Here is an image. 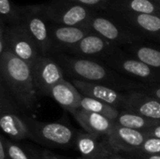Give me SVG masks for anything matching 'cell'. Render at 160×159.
<instances>
[{
  "label": "cell",
  "instance_id": "34",
  "mask_svg": "<svg viewBox=\"0 0 160 159\" xmlns=\"http://www.w3.org/2000/svg\"><path fill=\"white\" fill-rule=\"evenodd\" d=\"M0 159H10L8 154L6 145L4 143V142L1 140H0Z\"/></svg>",
  "mask_w": 160,
  "mask_h": 159
},
{
  "label": "cell",
  "instance_id": "11",
  "mask_svg": "<svg viewBox=\"0 0 160 159\" xmlns=\"http://www.w3.org/2000/svg\"><path fill=\"white\" fill-rule=\"evenodd\" d=\"M118 48V46L111 43L98 34L92 31L79 43L70 48L65 54L81 58L94 59L102 62Z\"/></svg>",
  "mask_w": 160,
  "mask_h": 159
},
{
  "label": "cell",
  "instance_id": "4",
  "mask_svg": "<svg viewBox=\"0 0 160 159\" xmlns=\"http://www.w3.org/2000/svg\"><path fill=\"white\" fill-rule=\"evenodd\" d=\"M15 100L4 83L0 82V127L3 134L14 142L31 140V116Z\"/></svg>",
  "mask_w": 160,
  "mask_h": 159
},
{
  "label": "cell",
  "instance_id": "20",
  "mask_svg": "<svg viewBox=\"0 0 160 159\" xmlns=\"http://www.w3.org/2000/svg\"><path fill=\"white\" fill-rule=\"evenodd\" d=\"M109 10L160 16V4L155 0H112Z\"/></svg>",
  "mask_w": 160,
  "mask_h": 159
},
{
  "label": "cell",
  "instance_id": "25",
  "mask_svg": "<svg viewBox=\"0 0 160 159\" xmlns=\"http://www.w3.org/2000/svg\"><path fill=\"white\" fill-rule=\"evenodd\" d=\"M0 22L7 25H16L23 22V6H17L10 0H0Z\"/></svg>",
  "mask_w": 160,
  "mask_h": 159
},
{
  "label": "cell",
  "instance_id": "33",
  "mask_svg": "<svg viewBox=\"0 0 160 159\" xmlns=\"http://www.w3.org/2000/svg\"><path fill=\"white\" fill-rule=\"evenodd\" d=\"M39 159H69L61 156H58L56 154H53L51 151L48 150H42L40 151V158Z\"/></svg>",
  "mask_w": 160,
  "mask_h": 159
},
{
  "label": "cell",
  "instance_id": "26",
  "mask_svg": "<svg viewBox=\"0 0 160 159\" xmlns=\"http://www.w3.org/2000/svg\"><path fill=\"white\" fill-rule=\"evenodd\" d=\"M132 153L137 155L160 156V139L147 138L144 142L135 152Z\"/></svg>",
  "mask_w": 160,
  "mask_h": 159
},
{
  "label": "cell",
  "instance_id": "35",
  "mask_svg": "<svg viewBox=\"0 0 160 159\" xmlns=\"http://www.w3.org/2000/svg\"><path fill=\"white\" fill-rule=\"evenodd\" d=\"M155 1H157L158 3H159V4H160V0H155Z\"/></svg>",
  "mask_w": 160,
  "mask_h": 159
},
{
  "label": "cell",
  "instance_id": "13",
  "mask_svg": "<svg viewBox=\"0 0 160 159\" xmlns=\"http://www.w3.org/2000/svg\"><path fill=\"white\" fill-rule=\"evenodd\" d=\"M8 33L9 52L32 66L40 52L24 23L8 25Z\"/></svg>",
  "mask_w": 160,
  "mask_h": 159
},
{
  "label": "cell",
  "instance_id": "32",
  "mask_svg": "<svg viewBox=\"0 0 160 159\" xmlns=\"http://www.w3.org/2000/svg\"><path fill=\"white\" fill-rule=\"evenodd\" d=\"M98 159H130L121 154H118V153H115L113 151H112L111 149L108 150L101 157H99Z\"/></svg>",
  "mask_w": 160,
  "mask_h": 159
},
{
  "label": "cell",
  "instance_id": "12",
  "mask_svg": "<svg viewBox=\"0 0 160 159\" xmlns=\"http://www.w3.org/2000/svg\"><path fill=\"white\" fill-rule=\"evenodd\" d=\"M71 82L82 96L101 100L119 111L124 110L128 92L106 84L89 82L81 80H72Z\"/></svg>",
  "mask_w": 160,
  "mask_h": 159
},
{
  "label": "cell",
  "instance_id": "7",
  "mask_svg": "<svg viewBox=\"0 0 160 159\" xmlns=\"http://www.w3.org/2000/svg\"><path fill=\"white\" fill-rule=\"evenodd\" d=\"M41 7L49 22L67 26L88 25L96 12L73 0H49Z\"/></svg>",
  "mask_w": 160,
  "mask_h": 159
},
{
  "label": "cell",
  "instance_id": "17",
  "mask_svg": "<svg viewBox=\"0 0 160 159\" xmlns=\"http://www.w3.org/2000/svg\"><path fill=\"white\" fill-rule=\"evenodd\" d=\"M113 12L134 27L141 35L144 37L146 40L160 43V16L117 11Z\"/></svg>",
  "mask_w": 160,
  "mask_h": 159
},
{
  "label": "cell",
  "instance_id": "2",
  "mask_svg": "<svg viewBox=\"0 0 160 159\" xmlns=\"http://www.w3.org/2000/svg\"><path fill=\"white\" fill-rule=\"evenodd\" d=\"M1 82L15 100L26 111L35 112L38 106L33 80L32 66L11 52L0 55Z\"/></svg>",
  "mask_w": 160,
  "mask_h": 159
},
{
  "label": "cell",
  "instance_id": "16",
  "mask_svg": "<svg viewBox=\"0 0 160 159\" xmlns=\"http://www.w3.org/2000/svg\"><path fill=\"white\" fill-rule=\"evenodd\" d=\"M124 110L160 121L159 99L138 90L128 91Z\"/></svg>",
  "mask_w": 160,
  "mask_h": 159
},
{
  "label": "cell",
  "instance_id": "19",
  "mask_svg": "<svg viewBox=\"0 0 160 159\" xmlns=\"http://www.w3.org/2000/svg\"><path fill=\"white\" fill-rule=\"evenodd\" d=\"M74 148L79 153V159H98L110 150L104 140L98 139L85 131H78Z\"/></svg>",
  "mask_w": 160,
  "mask_h": 159
},
{
  "label": "cell",
  "instance_id": "24",
  "mask_svg": "<svg viewBox=\"0 0 160 159\" xmlns=\"http://www.w3.org/2000/svg\"><path fill=\"white\" fill-rule=\"evenodd\" d=\"M0 140L4 142L8 154L10 159H39L40 151H37L27 145H22L17 142L11 141L4 134L0 136Z\"/></svg>",
  "mask_w": 160,
  "mask_h": 159
},
{
  "label": "cell",
  "instance_id": "5",
  "mask_svg": "<svg viewBox=\"0 0 160 159\" xmlns=\"http://www.w3.org/2000/svg\"><path fill=\"white\" fill-rule=\"evenodd\" d=\"M121 76L142 84H160V73L151 67L118 48L102 61Z\"/></svg>",
  "mask_w": 160,
  "mask_h": 159
},
{
  "label": "cell",
  "instance_id": "6",
  "mask_svg": "<svg viewBox=\"0 0 160 159\" xmlns=\"http://www.w3.org/2000/svg\"><path fill=\"white\" fill-rule=\"evenodd\" d=\"M78 131L66 122H41L31 119V141L47 147H75Z\"/></svg>",
  "mask_w": 160,
  "mask_h": 159
},
{
  "label": "cell",
  "instance_id": "14",
  "mask_svg": "<svg viewBox=\"0 0 160 159\" xmlns=\"http://www.w3.org/2000/svg\"><path fill=\"white\" fill-rule=\"evenodd\" d=\"M147 139L144 131L127 128L116 124L112 133L104 139L110 149L118 154L135 152Z\"/></svg>",
  "mask_w": 160,
  "mask_h": 159
},
{
  "label": "cell",
  "instance_id": "29",
  "mask_svg": "<svg viewBox=\"0 0 160 159\" xmlns=\"http://www.w3.org/2000/svg\"><path fill=\"white\" fill-rule=\"evenodd\" d=\"M135 90L143 92L149 96H152L160 100V84H142V83H138Z\"/></svg>",
  "mask_w": 160,
  "mask_h": 159
},
{
  "label": "cell",
  "instance_id": "3",
  "mask_svg": "<svg viewBox=\"0 0 160 159\" xmlns=\"http://www.w3.org/2000/svg\"><path fill=\"white\" fill-rule=\"evenodd\" d=\"M89 26L93 32L121 48L147 41L134 27L111 10L96 11Z\"/></svg>",
  "mask_w": 160,
  "mask_h": 159
},
{
  "label": "cell",
  "instance_id": "28",
  "mask_svg": "<svg viewBox=\"0 0 160 159\" xmlns=\"http://www.w3.org/2000/svg\"><path fill=\"white\" fill-rule=\"evenodd\" d=\"M7 52H9L8 25L0 22V55Z\"/></svg>",
  "mask_w": 160,
  "mask_h": 159
},
{
  "label": "cell",
  "instance_id": "27",
  "mask_svg": "<svg viewBox=\"0 0 160 159\" xmlns=\"http://www.w3.org/2000/svg\"><path fill=\"white\" fill-rule=\"evenodd\" d=\"M95 11H107L110 9L112 0H73Z\"/></svg>",
  "mask_w": 160,
  "mask_h": 159
},
{
  "label": "cell",
  "instance_id": "10",
  "mask_svg": "<svg viewBox=\"0 0 160 159\" xmlns=\"http://www.w3.org/2000/svg\"><path fill=\"white\" fill-rule=\"evenodd\" d=\"M48 30L51 41L50 56L67 53L68 51L79 43L84 37L92 32L88 25L67 26L48 22Z\"/></svg>",
  "mask_w": 160,
  "mask_h": 159
},
{
  "label": "cell",
  "instance_id": "31",
  "mask_svg": "<svg viewBox=\"0 0 160 159\" xmlns=\"http://www.w3.org/2000/svg\"><path fill=\"white\" fill-rule=\"evenodd\" d=\"M130 159H160V156H150V155H137L133 153L121 154Z\"/></svg>",
  "mask_w": 160,
  "mask_h": 159
},
{
  "label": "cell",
  "instance_id": "30",
  "mask_svg": "<svg viewBox=\"0 0 160 159\" xmlns=\"http://www.w3.org/2000/svg\"><path fill=\"white\" fill-rule=\"evenodd\" d=\"M147 138H157L160 139V123L157 124L156 126L148 128L147 130L144 131Z\"/></svg>",
  "mask_w": 160,
  "mask_h": 159
},
{
  "label": "cell",
  "instance_id": "21",
  "mask_svg": "<svg viewBox=\"0 0 160 159\" xmlns=\"http://www.w3.org/2000/svg\"><path fill=\"white\" fill-rule=\"evenodd\" d=\"M124 50L160 73V45L143 41L127 46Z\"/></svg>",
  "mask_w": 160,
  "mask_h": 159
},
{
  "label": "cell",
  "instance_id": "9",
  "mask_svg": "<svg viewBox=\"0 0 160 159\" xmlns=\"http://www.w3.org/2000/svg\"><path fill=\"white\" fill-rule=\"evenodd\" d=\"M38 47L40 55L50 56L51 41L48 30L49 21L44 15L41 4L23 6V22Z\"/></svg>",
  "mask_w": 160,
  "mask_h": 159
},
{
  "label": "cell",
  "instance_id": "23",
  "mask_svg": "<svg viewBox=\"0 0 160 159\" xmlns=\"http://www.w3.org/2000/svg\"><path fill=\"white\" fill-rule=\"evenodd\" d=\"M79 109H82L86 112H95L98 113L101 115H104L113 121L116 120V118L119 115L120 111L115 109L114 107L93 97H82L81 102H80V107Z\"/></svg>",
  "mask_w": 160,
  "mask_h": 159
},
{
  "label": "cell",
  "instance_id": "15",
  "mask_svg": "<svg viewBox=\"0 0 160 159\" xmlns=\"http://www.w3.org/2000/svg\"><path fill=\"white\" fill-rule=\"evenodd\" d=\"M83 131L98 138L104 140L109 137L116 127L115 121L95 112H90L78 109L71 113Z\"/></svg>",
  "mask_w": 160,
  "mask_h": 159
},
{
  "label": "cell",
  "instance_id": "18",
  "mask_svg": "<svg viewBox=\"0 0 160 159\" xmlns=\"http://www.w3.org/2000/svg\"><path fill=\"white\" fill-rule=\"evenodd\" d=\"M49 97L56 101L65 111L73 113L79 109L82 95L72 82L63 79L52 88Z\"/></svg>",
  "mask_w": 160,
  "mask_h": 159
},
{
  "label": "cell",
  "instance_id": "22",
  "mask_svg": "<svg viewBox=\"0 0 160 159\" xmlns=\"http://www.w3.org/2000/svg\"><path fill=\"white\" fill-rule=\"evenodd\" d=\"M115 123L118 126H121L127 128L145 131L148 128L160 123V121L149 119L140 114H137L135 112L123 110V111H120L119 115L115 120Z\"/></svg>",
  "mask_w": 160,
  "mask_h": 159
},
{
  "label": "cell",
  "instance_id": "1",
  "mask_svg": "<svg viewBox=\"0 0 160 159\" xmlns=\"http://www.w3.org/2000/svg\"><path fill=\"white\" fill-rule=\"evenodd\" d=\"M52 57L62 67L65 76L72 80L106 84L127 92L135 90L138 84V82L121 76L105 63L98 60L75 57L65 53Z\"/></svg>",
  "mask_w": 160,
  "mask_h": 159
},
{
  "label": "cell",
  "instance_id": "8",
  "mask_svg": "<svg viewBox=\"0 0 160 159\" xmlns=\"http://www.w3.org/2000/svg\"><path fill=\"white\" fill-rule=\"evenodd\" d=\"M34 85L38 95L49 97L52 88L65 79V73L52 56L39 55L32 65Z\"/></svg>",
  "mask_w": 160,
  "mask_h": 159
}]
</instances>
